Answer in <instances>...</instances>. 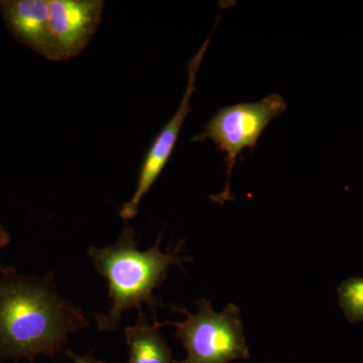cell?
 <instances>
[{
    "instance_id": "obj_1",
    "label": "cell",
    "mask_w": 363,
    "mask_h": 363,
    "mask_svg": "<svg viewBox=\"0 0 363 363\" xmlns=\"http://www.w3.org/2000/svg\"><path fill=\"white\" fill-rule=\"evenodd\" d=\"M88 325L82 310L60 295L52 272L40 278L13 267L0 272V360L52 357Z\"/></svg>"
},
{
    "instance_id": "obj_2",
    "label": "cell",
    "mask_w": 363,
    "mask_h": 363,
    "mask_svg": "<svg viewBox=\"0 0 363 363\" xmlns=\"http://www.w3.org/2000/svg\"><path fill=\"white\" fill-rule=\"evenodd\" d=\"M160 242L159 238L155 247L138 250L135 229L125 223L116 243L89 248L88 255L97 271L106 279L111 300L108 312L94 315L99 330L116 331L126 310L140 312L143 305L149 306L156 315L157 308L162 304L154 291L168 278L172 267H182L184 262L190 260L180 257V247L162 252Z\"/></svg>"
},
{
    "instance_id": "obj_3",
    "label": "cell",
    "mask_w": 363,
    "mask_h": 363,
    "mask_svg": "<svg viewBox=\"0 0 363 363\" xmlns=\"http://www.w3.org/2000/svg\"><path fill=\"white\" fill-rule=\"evenodd\" d=\"M197 305L199 310L196 314L184 308H174V311L185 315L184 321H157L159 328L172 325L176 329V337L187 351V357L173 363H230L248 359L250 347L243 333L240 308L230 303L218 313L204 298L198 301Z\"/></svg>"
},
{
    "instance_id": "obj_4",
    "label": "cell",
    "mask_w": 363,
    "mask_h": 363,
    "mask_svg": "<svg viewBox=\"0 0 363 363\" xmlns=\"http://www.w3.org/2000/svg\"><path fill=\"white\" fill-rule=\"evenodd\" d=\"M286 102L281 95L272 94L257 102H247L224 107L205 125L193 142L210 140L226 154L227 180L223 192L212 196V200L223 204L233 200L230 176L236 159L245 149H255L260 135L272 121L286 111Z\"/></svg>"
},
{
    "instance_id": "obj_5",
    "label": "cell",
    "mask_w": 363,
    "mask_h": 363,
    "mask_svg": "<svg viewBox=\"0 0 363 363\" xmlns=\"http://www.w3.org/2000/svg\"><path fill=\"white\" fill-rule=\"evenodd\" d=\"M102 0H49L50 61L77 57L97 32L104 13Z\"/></svg>"
},
{
    "instance_id": "obj_6",
    "label": "cell",
    "mask_w": 363,
    "mask_h": 363,
    "mask_svg": "<svg viewBox=\"0 0 363 363\" xmlns=\"http://www.w3.org/2000/svg\"><path fill=\"white\" fill-rule=\"evenodd\" d=\"M209 42L210 38H207L199 51L196 52L195 56L189 63L187 86L182 98L180 106L177 109L173 117L169 119V123L162 128L161 133L157 135L143 160L135 193L130 201L126 202L121 207V217L123 220H130L136 216L140 201L156 183L157 178L164 171L167 162H169L172 152L175 149L182 126L191 111L190 101L195 91L196 78Z\"/></svg>"
},
{
    "instance_id": "obj_7",
    "label": "cell",
    "mask_w": 363,
    "mask_h": 363,
    "mask_svg": "<svg viewBox=\"0 0 363 363\" xmlns=\"http://www.w3.org/2000/svg\"><path fill=\"white\" fill-rule=\"evenodd\" d=\"M0 13L16 40L47 58L49 0H2Z\"/></svg>"
},
{
    "instance_id": "obj_8",
    "label": "cell",
    "mask_w": 363,
    "mask_h": 363,
    "mask_svg": "<svg viewBox=\"0 0 363 363\" xmlns=\"http://www.w3.org/2000/svg\"><path fill=\"white\" fill-rule=\"evenodd\" d=\"M159 329L157 320L150 325L147 315L138 313L135 324L125 328L130 363L174 362L171 348Z\"/></svg>"
},
{
    "instance_id": "obj_9",
    "label": "cell",
    "mask_w": 363,
    "mask_h": 363,
    "mask_svg": "<svg viewBox=\"0 0 363 363\" xmlns=\"http://www.w3.org/2000/svg\"><path fill=\"white\" fill-rule=\"evenodd\" d=\"M339 306L350 322H363V278L346 279L337 289Z\"/></svg>"
},
{
    "instance_id": "obj_10",
    "label": "cell",
    "mask_w": 363,
    "mask_h": 363,
    "mask_svg": "<svg viewBox=\"0 0 363 363\" xmlns=\"http://www.w3.org/2000/svg\"><path fill=\"white\" fill-rule=\"evenodd\" d=\"M67 354L73 360L74 363H104L101 360H98L96 358L93 357L92 355H83L82 357V355L75 354L72 351H68Z\"/></svg>"
},
{
    "instance_id": "obj_11",
    "label": "cell",
    "mask_w": 363,
    "mask_h": 363,
    "mask_svg": "<svg viewBox=\"0 0 363 363\" xmlns=\"http://www.w3.org/2000/svg\"><path fill=\"white\" fill-rule=\"evenodd\" d=\"M11 241V236L9 235V233H7L6 229L4 228V226L0 223V250L2 248L6 247V245H9V242ZM4 267L0 266V272L4 271Z\"/></svg>"
}]
</instances>
